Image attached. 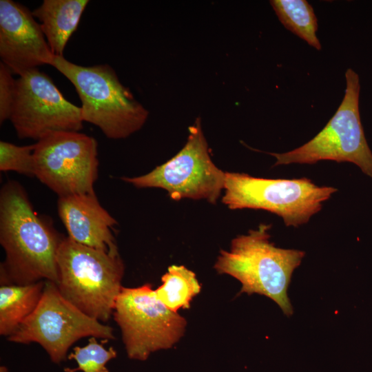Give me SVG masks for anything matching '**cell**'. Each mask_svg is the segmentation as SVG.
Masks as SVG:
<instances>
[{
  "mask_svg": "<svg viewBox=\"0 0 372 372\" xmlns=\"http://www.w3.org/2000/svg\"><path fill=\"white\" fill-rule=\"evenodd\" d=\"M61 295L88 316L103 322L113 314L123 286L125 266L110 253L64 237L56 256Z\"/></svg>",
  "mask_w": 372,
  "mask_h": 372,
  "instance_id": "3",
  "label": "cell"
},
{
  "mask_svg": "<svg viewBox=\"0 0 372 372\" xmlns=\"http://www.w3.org/2000/svg\"><path fill=\"white\" fill-rule=\"evenodd\" d=\"M64 237L39 217L23 187L8 180L0 192V265L2 285L59 281L56 256Z\"/></svg>",
  "mask_w": 372,
  "mask_h": 372,
  "instance_id": "1",
  "label": "cell"
},
{
  "mask_svg": "<svg viewBox=\"0 0 372 372\" xmlns=\"http://www.w3.org/2000/svg\"><path fill=\"white\" fill-rule=\"evenodd\" d=\"M98 143L79 132H55L34 144V176L59 197L94 194Z\"/></svg>",
  "mask_w": 372,
  "mask_h": 372,
  "instance_id": "10",
  "label": "cell"
},
{
  "mask_svg": "<svg viewBox=\"0 0 372 372\" xmlns=\"http://www.w3.org/2000/svg\"><path fill=\"white\" fill-rule=\"evenodd\" d=\"M19 138L37 141L55 132H79L81 110L68 101L48 74L38 68L16 79L10 119Z\"/></svg>",
  "mask_w": 372,
  "mask_h": 372,
  "instance_id": "11",
  "label": "cell"
},
{
  "mask_svg": "<svg viewBox=\"0 0 372 372\" xmlns=\"http://www.w3.org/2000/svg\"><path fill=\"white\" fill-rule=\"evenodd\" d=\"M123 180L138 188L163 189L175 200L203 199L215 204L225 188V172L212 161L198 118L174 157L146 174Z\"/></svg>",
  "mask_w": 372,
  "mask_h": 372,
  "instance_id": "9",
  "label": "cell"
},
{
  "mask_svg": "<svg viewBox=\"0 0 372 372\" xmlns=\"http://www.w3.org/2000/svg\"><path fill=\"white\" fill-rule=\"evenodd\" d=\"M346 88L337 111L324 127L312 139L291 151L268 154L274 156V166L315 164L320 161L349 162L372 178V152L362 125L359 98L360 78L351 68L345 72Z\"/></svg>",
  "mask_w": 372,
  "mask_h": 372,
  "instance_id": "6",
  "label": "cell"
},
{
  "mask_svg": "<svg viewBox=\"0 0 372 372\" xmlns=\"http://www.w3.org/2000/svg\"><path fill=\"white\" fill-rule=\"evenodd\" d=\"M16 80L12 71L0 63V123L10 119L15 96Z\"/></svg>",
  "mask_w": 372,
  "mask_h": 372,
  "instance_id": "20",
  "label": "cell"
},
{
  "mask_svg": "<svg viewBox=\"0 0 372 372\" xmlns=\"http://www.w3.org/2000/svg\"><path fill=\"white\" fill-rule=\"evenodd\" d=\"M45 280L25 285L0 287V334L10 336L38 307Z\"/></svg>",
  "mask_w": 372,
  "mask_h": 372,
  "instance_id": "15",
  "label": "cell"
},
{
  "mask_svg": "<svg viewBox=\"0 0 372 372\" xmlns=\"http://www.w3.org/2000/svg\"><path fill=\"white\" fill-rule=\"evenodd\" d=\"M87 0H44L32 12L38 19L54 56H63L67 43L76 31Z\"/></svg>",
  "mask_w": 372,
  "mask_h": 372,
  "instance_id": "14",
  "label": "cell"
},
{
  "mask_svg": "<svg viewBox=\"0 0 372 372\" xmlns=\"http://www.w3.org/2000/svg\"><path fill=\"white\" fill-rule=\"evenodd\" d=\"M270 4L285 28L317 50H321L316 34L317 18L309 2L305 0H271Z\"/></svg>",
  "mask_w": 372,
  "mask_h": 372,
  "instance_id": "16",
  "label": "cell"
},
{
  "mask_svg": "<svg viewBox=\"0 0 372 372\" xmlns=\"http://www.w3.org/2000/svg\"><path fill=\"white\" fill-rule=\"evenodd\" d=\"M112 315L121 330L128 358L141 361L153 352L173 347L187 325L183 317L160 301L149 284L123 287Z\"/></svg>",
  "mask_w": 372,
  "mask_h": 372,
  "instance_id": "8",
  "label": "cell"
},
{
  "mask_svg": "<svg viewBox=\"0 0 372 372\" xmlns=\"http://www.w3.org/2000/svg\"><path fill=\"white\" fill-rule=\"evenodd\" d=\"M222 202L230 209H262L281 217L287 227H298L319 212L322 203L337 192L307 178H265L225 172Z\"/></svg>",
  "mask_w": 372,
  "mask_h": 372,
  "instance_id": "5",
  "label": "cell"
},
{
  "mask_svg": "<svg viewBox=\"0 0 372 372\" xmlns=\"http://www.w3.org/2000/svg\"><path fill=\"white\" fill-rule=\"evenodd\" d=\"M0 57L19 76L54 57L32 12L12 0L0 1Z\"/></svg>",
  "mask_w": 372,
  "mask_h": 372,
  "instance_id": "12",
  "label": "cell"
},
{
  "mask_svg": "<svg viewBox=\"0 0 372 372\" xmlns=\"http://www.w3.org/2000/svg\"><path fill=\"white\" fill-rule=\"evenodd\" d=\"M34 144L19 146L1 141L0 170L34 176Z\"/></svg>",
  "mask_w": 372,
  "mask_h": 372,
  "instance_id": "19",
  "label": "cell"
},
{
  "mask_svg": "<svg viewBox=\"0 0 372 372\" xmlns=\"http://www.w3.org/2000/svg\"><path fill=\"white\" fill-rule=\"evenodd\" d=\"M85 337L105 340L115 338L112 327L85 314L61 295L54 282L45 280L38 307L8 340L37 342L52 362L59 364L65 360L70 347Z\"/></svg>",
  "mask_w": 372,
  "mask_h": 372,
  "instance_id": "7",
  "label": "cell"
},
{
  "mask_svg": "<svg viewBox=\"0 0 372 372\" xmlns=\"http://www.w3.org/2000/svg\"><path fill=\"white\" fill-rule=\"evenodd\" d=\"M57 209L70 238L99 250L118 252L112 231L117 222L95 194L59 197Z\"/></svg>",
  "mask_w": 372,
  "mask_h": 372,
  "instance_id": "13",
  "label": "cell"
},
{
  "mask_svg": "<svg viewBox=\"0 0 372 372\" xmlns=\"http://www.w3.org/2000/svg\"><path fill=\"white\" fill-rule=\"evenodd\" d=\"M161 280L162 285L155 290L156 296L174 312L189 308L192 300L200 291L196 274L183 265L170 266Z\"/></svg>",
  "mask_w": 372,
  "mask_h": 372,
  "instance_id": "17",
  "label": "cell"
},
{
  "mask_svg": "<svg viewBox=\"0 0 372 372\" xmlns=\"http://www.w3.org/2000/svg\"><path fill=\"white\" fill-rule=\"evenodd\" d=\"M271 227V224L262 223L247 234L234 238L230 250L220 251L214 269L237 279L242 285L240 293L264 295L289 316L293 308L288 287L305 252L276 247L270 241Z\"/></svg>",
  "mask_w": 372,
  "mask_h": 372,
  "instance_id": "2",
  "label": "cell"
},
{
  "mask_svg": "<svg viewBox=\"0 0 372 372\" xmlns=\"http://www.w3.org/2000/svg\"><path fill=\"white\" fill-rule=\"evenodd\" d=\"M51 65L76 89L83 121L97 126L106 137L125 138L146 122L148 111L120 82L109 65L82 66L63 56H54Z\"/></svg>",
  "mask_w": 372,
  "mask_h": 372,
  "instance_id": "4",
  "label": "cell"
},
{
  "mask_svg": "<svg viewBox=\"0 0 372 372\" xmlns=\"http://www.w3.org/2000/svg\"><path fill=\"white\" fill-rule=\"evenodd\" d=\"M116 357V351L111 347L105 349L103 344L96 341V338L91 337L87 345L75 347L68 358L74 360L78 367L75 369L65 368V372H109L105 364Z\"/></svg>",
  "mask_w": 372,
  "mask_h": 372,
  "instance_id": "18",
  "label": "cell"
}]
</instances>
